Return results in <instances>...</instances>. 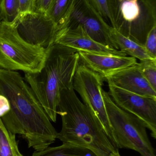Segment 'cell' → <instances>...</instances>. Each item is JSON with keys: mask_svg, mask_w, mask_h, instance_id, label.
Returning <instances> with one entry per match:
<instances>
[{"mask_svg": "<svg viewBox=\"0 0 156 156\" xmlns=\"http://www.w3.org/2000/svg\"><path fill=\"white\" fill-rule=\"evenodd\" d=\"M0 94L10 110L1 117L12 133L22 136L29 148L42 151L55 142L58 133L30 86L19 72L0 68Z\"/></svg>", "mask_w": 156, "mask_h": 156, "instance_id": "cell-1", "label": "cell"}, {"mask_svg": "<svg viewBox=\"0 0 156 156\" xmlns=\"http://www.w3.org/2000/svg\"><path fill=\"white\" fill-rule=\"evenodd\" d=\"M79 63L78 51L54 43L46 49L39 71L24 73V79L53 122L56 121L60 92L63 89L73 87V78Z\"/></svg>", "mask_w": 156, "mask_h": 156, "instance_id": "cell-2", "label": "cell"}, {"mask_svg": "<svg viewBox=\"0 0 156 156\" xmlns=\"http://www.w3.org/2000/svg\"><path fill=\"white\" fill-rule=\"evenodd\" d=\"M57 114L62 120L57 138L63 144L88 148L98 156H108L118 149L110 141L99 118L81 101L73 87L61 90Z\"/></svg>", "mask_w": 156, "mask_h": 156, "instance_id": "cell-3", "label": "cell"}, {"mask_svg": "<svg viewBox=\"0 0 156 156\" xmlns=\"http://www.w3.org/2000/svg\"><path fill=\"white\" fill-rule=\"evenodd\" d=\"M113 28L144 46L156 26V0H108Z\"/></svg>", "mask_w": 156, "mask_h": 156, "instance_id": "cell-4", "label": "cell"}, {"mask_svg": "<svg viewBox=\"0 0 156 156\" xmlns=\"http://www.w3.org/2000/svg\"><path fill=\"white\" fill-rule=\"evenodd\" d=\"M103 99L117 149L127 148L142 156H156L144 124L133 115L118 107L102 88Z\"/></svg>", "mask_w": 156, "mask_h": 156, "instance_id": "cell-5", "label": "cell"}, {"mask_svg": "<svg viewBox=\"0 0 156 156\" xmlns=\"http://www.w3.org/2000/svg\"><path fill=\"white\" fill-rule=\"evenodd\" d=\"M45 52V48L24 40L15 24L0 22V68L35 73L42 66Z\"/></svg>", "mask_w": 156, "mask_h": 156, "instance_id": "cell-6", "label": "cell"}, {"mask_svg": "<svg viewBox=\"0 0 156 156\" xmlns=\"http://www.w3.org/2000/svg\"><path fill=\"white\" fill-rule=\"evenodd\" d=\"M104 81L100 75L80 62L73 78V89L80 94L84 104L99 118L110 141L115 147L101 91Z\"/></svg>", "mask_w": 156, "mask_h": 156, "instance_id": "cell-7", "label": "cell"}, {"mask_svg": "<svg viewBox=\"0 0 156 156\" xmlns=\"http://www.w3.org/2000/svg\"><path fill=\"white\" fill-rule=\"evenodd\" d=\"M79 26H81L96 42L114 48L109 37V31L111 26L108 24L87 0L74 1L60 30L75 28Z\"/></svg>", "mask_w": 156, "mask_h": 156, "instance_id": "cell-8", "label": "cell"}, {"mask_svg": "<svg viewBox=\"0 0 156 156\" xmlns=\"http://www.w3.org/2000/svg\"><path fill=\"white\" fill-rule=\"evenodd\" d=\"M19 35L30 44L46 49L54 44L58 29L45 13L31 12L20 16L15 24Z\"/></svg>", "mask_w": 156, "mask_h": 156, "instance_id": "cell-9", "label": "cell"}, {"mask_svg": "<svg viewBox=\"0 0 156 156\" xmlns=\"http://www.w3.org/2000/svg\"><path fill=\"white\" fill-rule=\"evenodd\" d=\"M109 94L121 109L140 119L156 138V99L139 95L108 84Z\"/></svg>", "mask_w": 156, "mask_h": 156, "instance_id": "cell-10", "label": "cell"}, {"mask_svg": "<svg viewBox=\"0 0 156 156\" xmlns=\"http://www.w3.org/2000/svg\"><path fill=\"white\" fill-rule=\"evenodd\" d=\"M79 52L107 55L126 56L125 53L111 48L92 38L80 26L73 28H64L57 33L54 43Z\"/></svg>", "mask_w": 156, "mask_h": 156, "instance_id": "cell-11", "label": "cell"}, {"mask_svg": "<svg viewBox=\"0 0 156 156\" xmlns=\"http://www.w3.org/2000/svg\"><path fill=\"white\" fill-rule=\"evenodd\" d=\"M80 62L104 79L137 63L131 56H117L79 51Z\"/></svg>", "mask_w": 156, "mask_h": 156, "instance_id": "cell-12", "label": "cell"}, {"mask_svg": "<svg viewBox=\"0 0 156 156\" xmlns=\"http://www.w3.org/2000/svg\"><path fill=\"white\" fill-rule=\"evenodd\" d=\"M104 79L108 84L130 92L156 99V91L151 87L142 75L138 63Z\"/></svg>", "mask_w": 156, "mask_h": 156, "instance_id": "cell-13", "label": "cell"}, {"mask_svg": "<svg viewBox=\"0 0 156 156\" xmlns=\"http://www.w3.org/2000/svg\"><path fill=\"white\" fill-rule=\"evenodd\" d=\"M109 37L114 48L127 55H129L140 61L153 59L148 55L144 46L123 35L112 27L109 31Z\"/></svg>", "mask_w": 156, "mask_h": 156, "instance_id": "cell-14", "label": "cell"}, {"mask_svg": "<svg viewBox=\"0 0 156 156\" xmlns=\"http://www.w3.org/2000/svg\"><path fill=\"white\" fill-rule=\"evenodd\" d=\"M32 156H98L85 147L74 145L62 144L57 147H48L39 152H34Z\"/></svg>", "mask_w": 156, "mask_h": 156, "instance_id": "cell-15", "label": "cell"}, {"mask_svg": "<svg viewBox=\"0 0 156 156\" xmlns=\"http://www.w3.org/2000/svg\"><path fill=\"white\" fill-rule=\"evenodd\" d=\"M75 0H53L46 14L56 24L58 31L64 24Z\"/></svg>", "mask_w": 156, "mask_h": 156, "instance_id": "cell-16", "label": "cell"}, {"mask_svg": "<svg viewBox=\"0 0 156 156\" xmlns=\"http://www.w3.org/2000/svg\"><path fill=\"white\" fill-rule=\"evenodd\" d=\"M0 156H24L19 150L15 135L6 129L1 118Z\"/></svg>", "mask_w": 156, "mask_h": 156, "instance_id": "cell-17", "label": "cell"}, {"mask_svg": "<svg viewBox=\"0 0 156 156\" xmlns=\"http://www.w3.org/2000/svg\"><path fill=\"white\" fill-rule=\"evenodd\" d=\"M0 8L3 22L15 24L20 14L19 0H2Z\"/></svg>", "mask_w": 156, "mask_h": 156, "instance_id": "cell-18", "label": "cell"}, {"mask_svg": "<svg viewBox=\"0 0 156 156\" xmlns=\"http://www.w3.org/2000/svg\"><path fill=\"white\" fill-rule=\"evenodd\" d=\"M140 71L152 88L156 91V59H150L138 63Z\"/></svg>", "mask_w": 156, "mask_h": 156, "instance_id": "cell-19", "label": "cell"}, {"mask_svg": "<svg viewBox=\"0 0 156 156\" xmlns=\"http://www.w3.org/2000/svg\"><path fill=\"white\" fill-rule=\"evenodd\" d=\"M91 6L102 16L106 22H111L108 0H87Z\"/></svg>", "mask_w": 156, "mask_h": 156, "instance_id": "cell-20", "label": "cell"}, {"mask_svg": "<svg viewBox=\"0 0 156 156\" xmlns=\"http://www.w3.org/2000/svg\"><path fill=\"white\" fill-rule=\"evenodd\" d=\"M144 47L151 58L156 59V26L148 33Z\"/></svg>", "mask_w": 156, "mask_h": 156, "instance_id": "cell-21", "label": "cell"}, {"mask_svg": "<svg viewBox=\"0 0 156 156\" xmlns=\"http://www.w3.org/2000/svg\"><path fill=\"white\" fill-rule=\"evenodd\" d=\"M19 1L20 5V16L27 13L34 12L35 0H19Z\"/></svg>", "mask_w": 156, "mask_h": 156, "instance_id": "cell-22", "label": "cell"}, {"mask_svg": "<svg viewBox=\"0 0 156 156\" xmlns=\"http://www.w3.org/2000/svg\"><path fill=\"white\" fill-rule=\"evenodd\" d=\"M53 0H35L34 12L46 13Z\"/></svg>", "mask_w": 156, "mask_h": 156, "instance_id": "cell-23", "label": "cell"}, {"mask_svg": "<svg viewBox=\"0 0 156 156\" xmlns=\"http://www.w3.org/2000/svg\"><path fill=\"white\" fill-rule=\"evenodd\" d=\"M10 110L9 101L5 96L0 94V118L7 114Z\"/></svg>", "mask_w": 156, "mask_h": 156, "instance_id": "cell-24", "label": "cell"}, {"mask_svg": "<svg viewBox=\"0 0 156 156\" xmlns=\"http://www.w3.org/2000/svg\"><path fill=\"white\" fill-rule=\"evenodd\" d=\"M108 156H121V155L119 153V150L118 149L115 150V151H114V152H112Z\"/></svg>", "mask_w": 156, "mask_h": 156, "instance_id": "cell-25", "label": "cell"}, {"mask_svg": "<svg viewBox=\"0 0 156 156\" xmlns=\"http://www.w3.org/2000/svg\"><path fill=\"white\" fill-rule=\"evenodd\" d=\"M3 21L2 17V12H1V8H0V22Z\"/></svg>", "mask_w": 156, "mask_h": 156, "instance_id": "cell-26", "label": "cell"}, {"mask_svg": "<svg viewBox=\"0 0 156 156\" xmlns=\"http://www.w3.org/2000/svg\"><path fill=\"white\" fill-rule=\"evenodd\" d=\"M1 1H2V0H0V3H1Z\"/></svg>", "mask_w": 156, "mask_h": 156, "instance_id": "cell-27", "label": "cell"}]
</instances>
